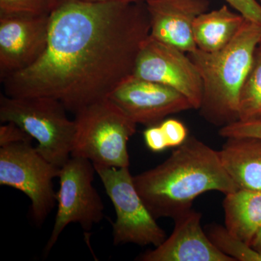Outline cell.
<instances>
[{"label":"cell","instance_id":"obj_1","mask_svg":"<svg viewBox=\"0 0 261 261\" xmlns=\"http://www.w3.org/2000/svg\"><path fill=\"white\" fill-rule=\"evenodd\" d=\"M149 34L145 2L59 0L49 15L45 50L29 68L1 78L5 93L54 98L75 115L134 75Z\"/></svg>","mask_w":261,"mask_h":261},{"label":"cell","instance_id":"obj_2","mask_svg":"<svg viewBox=\"0 0 261 261\" xmlns=\"http://www.w3.org/2000/svg\"><path fill=\"white\" fill-rule=\"evenodd\" d=\"M134 183L154 219L171 218L192 208L207 192L226 195L238 190L215 150L189 137L164 162L133 176Z\"/></svg>","mask_w":261,"mask_h":261},{"label":"cell","instance_id":"obj_3","mask_svg":"<svg viewBox=\"0 0 261 261\" xmlns=\"http://www.w3.org/2000/svg\"><path fill=\"white\" fill-rule=\"evenodd\" d=\"M261 42V27L245 20L226 47L214 53L197 49L187 53L203 84L199 111L202 118L221 127L239 121L240 94Z\"/></svg>","mask_w":261,"mask_h":261},{"label":"cell","instance_id":"obj_4","mask_svg":"<svg viewBox=\"0 0 261 261\" xmlns=\"http://www.w3.org/2000/svg\"><path fill=\"white\" fill-rule=\"evenodd\" d=\"M71 157L94 165L129 167L128 142L137 123L109 99L90 105L75 114Z\"/></svg>","mask_w":261,"mask_h":261},{"label":"cell","instance_id":"obj_5","mask_svg":"<svg viewBox=\"0 0 261 261\" xmlns=\"http://www.w3.org/2000/svg\"><path fill=\"white\" fill-rule=\"evenodd\" d=\"M66 108L58 99L47 97L0 95V121L13 122L37 140V150L58 168L71 156L75 121L66 116Z\"/></svg>","mask_w":261,"mask_h":261},{"label":"cell","instance_id":"obj_6","mask_svg":"<svg viewBox=\"0 0 261 261\" xmlns=\"http://www.w3.org/2000/svg\"><path fill=\"white\" fill-rule=\"evenodd\" d=\"M116 214L113 224L115 245L135 244L159 246L166 239L134 183L129 167L116 168L94 165Z\"/></svg>","mask_w":261,"mask_h":261},{"label":"cell","instance_id":"obj_7","mask_svg":"<svg viewBox=\"0 0 261 261\" xmlns=\"http://www.w3.org/2000/svg\"><path fill=\"white\" fill-rule=\"evenodd\" d=\"M32 142L0 147V185L16 189L32 202L33 219L42 224L57 202L53 181L61 168L48 161Z\"/></svg>","mask_w":261,"mask_h":261},{"label":"cell","instance_id":"obj_8","mask_svg":"<svg viewBox=\"0 0 261 261\" xmlns=\"http://www.w3.org/2000/svg\"><path fill=\"white\" fill-rule=\"evenodd\" d=\"M95 168L89 160L71 157L61 168L60 187L57 192L58 211L50 238L44 249L47 255L63 230L71 223L90 231L104 218V204L94 188Z\"/></svg>","mask_w":261,"mask_h":261},{"label":"cell","instance_id":"obj_9","mask_svg":"<svg viewBox=\"0 0 261 261\" xmlns=\"http://www.w3.org/2000/svg\"><path fill=\"white\" fill-rule=\"evenodd\" d=\"M134 75L171 87L199 110L203 96L200 73L187 53L149 36L142 46Z\"/></svg>","mask_w":261,"mask_h":261},{"label":"cell","instance_id":"obj_10","mask_svg":"<svg viewBox=\"0 0 261 261\" xmlns=\"http://www.w3.org/2000/svg\"><path fill=\"white\" fill-rule=\"evenodd\" d=\"M108 99L137 124L152 126L166 117L193 109L185 96L171 87L130 75Z\"/></svg>","mask_w":261,"mask_h":261},{"label":"cell","instance_id":"obj_11","mask_svg":"<svg viewBox=\"0 0 261 261\" xmlns=\"http://www.w3.org/2000/svg\"><path fill=\"white\" fill-rule=\"evenodd\" d=\"M49 15H0V76L29 68L47 44Z\"/></svg>","mask_w":261,"mask_h":261},{"label":"cell","instance_id":"obj_12","mask_svg":"<svg viewBox=\"0 0 261 261\" xmlns=\"http://www.w3.org/2000/svg\"><path fill=\"white\" fill-rule=\"evenodd\" d=\"M174 228L154 250L137 257L141 261H235L218 250L201 226L202 214L191 208L176 216Z\"/></svg>","mask_w":261,"mask_h":261},{"label":"cell","instance_id":"obj_13","mask_svg":"<svg viewBox=\"0 0 261 261\" xmlns=\"http://www.w3.org/2000/svg\"><path fill=\"white\" fill-rule=\"evenodd\" d=\"M145 5L151 37L186 53L197 49L193 23L208 10V0H145Z\"/></svg>","mask_w":261,"mask_h":261},{"label":"cell","instance_id":"obj_14","mask_svg":"<svg viewBox=\"0 0 261 261\" xmlns=\"http://www.w3.org/2000/svg\"><path fill=\"white\" fill-rule=\"evenodd\" d=\"M220 159L239 189L261 190V140L228 138Z\"/></svg>","mask_w":261,"mask_h":261},{"label":"cell","instance_id":"obj_15","mask_svg":"<svg viewBox=\"0 0 261 261\" xmlns=\"http://www.w3.org/2000/svg\"><path fill=\"white\" fill-rule=\"evenodd\" d=\"M225 227L251 245L261 228V190L238 189L225 195L223 201Z\"/></svg>","mask_w":261,"mask_h":261},{"label":"cell","instance_id":"obj_16","mask_svg":"<svg viewBox=\"0 0 261 261\" xmlns=\"http://www.w3.org/2000/svg\"><path fill=\"white\" fill-rule=\"evenodd\" d=\"M246 20L226 5L198 15L193 23V37L197 49L214 53L226 47Z\"/></svg>","mask_w":261,"mask_h":261},{"label":"cell","instance_id":"obj_17","mask_svg":"<svg viewBox=\"0 0 261 261\" xmlns=\"http://www.w3.org/2000/svg\"><path fill=\"white\" fill-rule=\"evenodd\" d=\"M239 118V121L261 119V50L258 47L240 92Z\"/></svg>","mask_w":261,"mask_h":261},{"label":"cell","instance_id":"obj_18","mask_svg":"<svg viewBox=\"0 0 261 261\" xmlns=\"http://www.w3.org/2000/svg\"><path fill=\"white\" fill-rule=\"evenodd\" d=\"M205 231L216 248L235 261H261L260 252L233 236L225 226L212 223L205 226Z\"/></svg>","mask_w":261,"mask_h":261},{"label":"cell","instance_id":"obj_19","mask_svg":"<svg viewBox=\"0 0 261 261\" xmlns=\"http://www.w3.org/2000/svg\"><path fill=\"white\" fill-rule=\"evenodd\" d=\"M59 0H0V15H49Z\"/></svg>","mask_w":261,"mask_h":261},{"label":"cell","instance_id":"obj_20","mask_svg":"<svg viewBox=\"0 0 261 261\" xmlns=\"http://www.w3.org/2000/svg\"><path fill=\"white\" fill-rule=\"evenodd\" d=\"M219 135L224 138H255L261 140V119L238 121L221 127Z\"/></svg>","mask_w":261,"mask_h":261},{"label":"cell","instance_id":"obj_21","mask_svg":"<svg viewBox=\"0 0 261 261\" xmlns=\"http://www.w3.org/2000/svg\"><path fill=\"white\" fill-rule=\"evenodd\" d=\"M167 140L168 147H178L188 138V130L181 121L174 118L163 120L159 123Z\"/></svg>","mask_w":261,"mask_h":261},{"label":"cell","instance_id":"obj_22","mask_svg":"<svg viewBox=\"0 0 261 261\" xmlns=\"http://www.w3.org/2000/svg\"><path fill=\"white\" fill-rule=\"evenodd\" d=\"M34 139L13 122L3 123L0 126V147L21 142H32Z\"/></svg>","mask_w":261,"mask_h":261},{"label":"cell","instance_id":"obj_23","mask_svg":"<svg viewBox=\"0 0 261 261\" xmlns=\"http://www.w3.org/2000/svg\"><path fill=\"white\" fill-rule=\"evenodd\" d=\"M247 20L261 27V5L256 0H225Z\"/></svg>","mask_w":261,"mask_h":261},{"label":"cell","instance_id":"obj_24","mask_svg":"<svg viewBox=\"0 0 261 261\" xmlns=\"http://www.w3.org/2000/svg\"><path fill=\"white\" fill-rule=\"evenodd\" d=\"M144 140L149 150L153 152H161L169 148L166 136L160 125L148 126L144 132Z\"/></svg>","mask_w":261,"mask_h":261},{"label":"cell","instance_id":"obj_25","mask_svg":"<svg viewBox=\"0 0 261 261\" xmlns=\"http://www.w3.org/2000/svg\"><path fill=\"white\" fill-rule=\"evenodd\" d=\"M250 246L261 253V228L257 231L256 234H255Z\"/></svg>","mask_w":261,"mask_h":261},{"label":"cell","instance_id":"obj_26","mask_svg":"<svg viewBox=\"0 0 261 261\" xmlns=\"http://www.w3.org/2000/svg\"><path fill=\"white\" fill-rule=\"evenodd\" d=\"M91 3H107V2H120L126 3H145V0H86Z\"/></svg>","mask_w":261,"mask_h":261},{"label":"cell","instance_id":"obj_27","mask_svg":"<svg viewBox=\"0 0 261 261\" xmlns=\"http://www.w3.org/2000/svg\"><path fill=\"white\" fill-rule=\"evenodd\" d=\"M258 48H259V49H260V50H261V42H260V44H259Z\"/></svg>","mask_w":261,"mask_h":261}]
</instances>
